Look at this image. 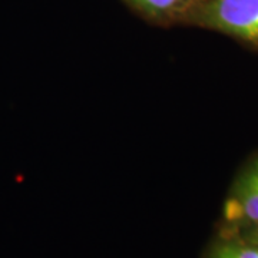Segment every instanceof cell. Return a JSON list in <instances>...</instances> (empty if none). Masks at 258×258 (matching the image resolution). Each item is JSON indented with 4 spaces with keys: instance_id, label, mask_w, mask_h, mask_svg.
Masks as SVG:
<instances>
[{
    "instance_id": "obj_1",
    "label": "cell",
    "mask_w": 258,
    "mask_h": 258,
    "mask_svg": "<svg viewBox=\"0 0 258 258\" xmlns=\"http://www.w3.org/2000/svg\"><path fill=\"white\" fill-rule=\"evenodd\" d=\"M192 22L258 45V0H195Z\"/></svg>"
},
{
    "instance_id": "obj_2",
    "label": "cell",
    "mask_w": 258,
    "mask_h": 258,
    "mask_svg": "<svg viewBox=\"0 0 258 258\" xmlns=\"http://www.w3.org/2000/svg\"><path fill=\"white\" fill-rule=\"evenodd\" d=\"M230 222L258 228V157L242 172L225 207Z\"/></svg>"
},
{
    "instance_id": "obj_3",
    "label": "cell",
    "mask_w": 258,
    "mask_h": 258,
    "mask_svg": "<svg viewBox=\"0 0 258 258\" xmlns=\"http://www.w3.org/2000/svg\"><path fill=\"white\" fill-rule=\"evenodd\" d=\"M139 10L154 18L186 15L195 0H131Z\"/></svg>"
},
{
    "instance_id": "obj_4",
    "label": "cell",
    "mask_w": 258,
    "mask_h": 258,
    "mask_svg": "<svg viewBox=\"0 0 258 258\" xmlns=\"http://www.w3.org/2000/svg\"><path fill=\"white\" fill-rule=\"evenodd\" d=\"M210 258H258V244L248 240L224 241L214 247Z\"/></svg>"
},
{
    "instance_id": "obj_5",
    "label": "cell",
    "mask_w": 258,
    "mask_h": 258,
    "mask_svg": "<svg viewBox=\"0 0 258 258\" xmlns=\"http://www.w3.org/2000/svg\"><path fill=\"white\" fill-rule=\"evenodd\" d=\"M245 240L252 241V242H257L258 244V228H251V231H248V234H247V237H245Z\"/></svg>"
}]
</instances>
